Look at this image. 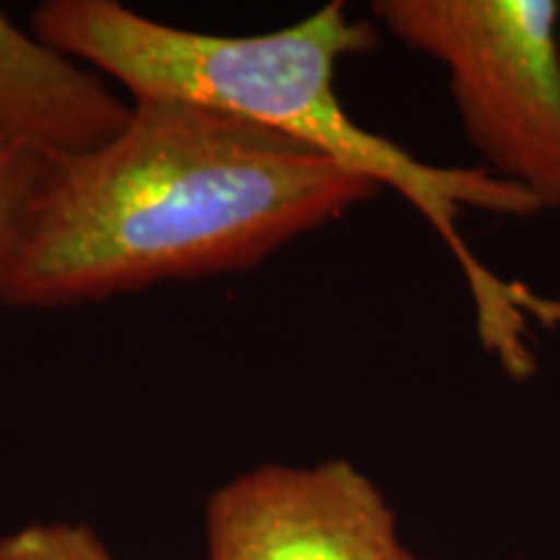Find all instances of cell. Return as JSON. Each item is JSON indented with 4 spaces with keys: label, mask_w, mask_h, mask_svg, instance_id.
I'll list each match as a JSON object with an SVG mask.
<instances>
[{
    "label": "cell",
    "mask_w": 560,
    "mask_h": 560,
    "mask_svg": "<svg viewBox=\"0 0 560 560\" xmlns=\"http://www.w3.org/2000/svg\"><path fill=\"white\" fill-rule=\"evenodd\" d=\"M50 156L0 136V265L9 255L19 221L50 170Z\"/></svg>",
    "instance_id": "cell-7"
},
{
    "label": "cell",
    "mask_w": 560,
    "mask_h": 560,
    "mask_svg": "<svg viewBox=\"0 0 560 560\" xmlns=\"http://www.w3.org/2000/svg\"><path fill=\"white\" fill-rule=\"evenodd\" d=\"M32 30L58 52L120 81L132 100L174 96L229 112L312 145L400 195L457 262L482 350L509 380L535 376L532 325L558 327L560 301L490 270L467 244L459 221L465 210L503 219H535L545 210L482 166L429 164L355 122L335 79L340 60L380 47V26L350 19L340 0L283 30L244 37L179 30L115 0H47L34 11Z\"/></svg>",
    "instance_id": "cell-2"
},
{
    "label": "cell",
    "mask_w": 560,
    "mask_h": 560,
    "mask_svg": "<svg viewBox=\"0 0 560 560\" xmlns=\"http://www.w3.org/2000/svg\"><path fill=\"white\" fill-rule=\"evenodd\" d=\"M371 16L446 70L482 170L560 208L558 0H376Z\"/></svg>",
    "instance_id": "cell-3"
},
{
    "label": "cell",
    "mask_w": 560,
    "mask_h": 560,
    "mask_svg": "<svg viewBox=\"0 0 560 560\" xmlns=\"http://www.w3.org/2000/svg\"><path fill=\"white\" fill-rule=\"evenodd\" d=\"M208 560H418L382 490L346 459L260 465L206 506Z\"/></svg>",
    "instance_id": "cell-4"
},
{
    "label": "cell",
    "mask_w": 560,
    "mask_h": 560,
    "mask_svg": "<svg viewBox=\"0 0 560 560\" xmlns=\"http://www.w3.org/2000/svg\"><path fill=\"white\" fill-rule=\"evenodd\" d=\"M132 102L100 70L21 32L0 11V136L50 159L91 153L128 128Z\"/></svg>",
    "instance_id": "cell-5"
},
{
    "label": "cell",
    "mask_w": 560,
    "mask_h": 560,
    "mask_svg": "<svg viewBox=\"0 0 560 560\" xmlns=\"http://www.w3.org/2000/svg\"><path fill=\"white\" fill-rule=\"evenodd\" d=\"M380 192L278 130L138 96L115 140L50 161L0 265V301L62 310L249 270Z\"/></svg>",
    "instance_id": "cell-1"
},
{
    "label": "cell",
    "mask_w": 560,
    "mask_h": 560,
    "mask_svg": "<svg viewBox=\"0 0 560 560\" xmlns=\"http://www.w3.org/2000/svg\"><path fill=\"white\" fill-rule=\"evenodd\" d=\"M0 560H115L89 524H30L0 537Z\"/></svg>",
    "instance_id": "cell-6"
}]
</instances>
